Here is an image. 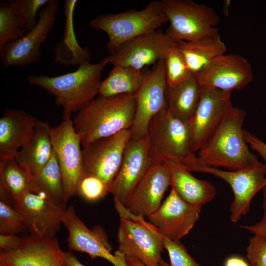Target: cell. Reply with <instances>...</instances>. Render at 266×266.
<instances>
[{"label": "cell", "mask_w": 266, "mask_h": 266, "mask_svg": "<svg viewBox=\"0 0 266 266\" xmlns=\"http://www.w3.org/2000/svg\"><path fill=\"white\" fill-rule=\"evenodd\" d=\"M245 110L233 107L209 140L195 154L181 163L195 164L228 170H236L254 166L260 161L251 152L242 129Z\"/></svg>", "instance_id": "obj_1"}, {"label": "cell", "mask_w": 266, "mask_h": 266, "mask_svg": "<svg viewBox=\"0 0 266 266\" xmlns=\"http://www.w3.org/2000/svg\"><path fill=\"white\" fill-rule=\"evenodd\" d=\"M136 109L135 95L99 96L79 110L72 120L84 148L94 141L130 129Z\"/></svg>", "instance_id": "obj_2"}, {"label": "cell", "mask_w": 266, "mask_h": 266, "mask_svg": "<svg viewBox=\"0 0 266 266\" xmlns=\"http://www.w3.org/2000/svg\"><path fill=\"white\" fill-rule=\"evenodd\" d=\"M108 63L103 58L96 64L81 63L74 71L57 76L30 75L28 82L53 95L57 105L63 109V120L71 119L99 94L102 72Z\"/></svg>", "instance_id": "obj_3"}, {"label": "cell", "mask_w": 266, "mask_h": 266, "mask_svg": "<svg viewBox=\"0 0 266 266\" xmlns=\"http://www.w3.org/2000/svg\"><path fill=\"white\" fill-rule=\"evenodd\" d=\"M167 22L160 1L154 0L140 10L129 9L119 13L99 15L90 20L89 27L107 34L108 40L106 47L111 53L125 42L159 30Z\"/></svg>", "instance_id": "obj_4"}, {"label": "cell", "mask_w": 266, "mask_h": 266, "mask_svg": "<svg viewBox=\"0 0 266 266\" xmlns=\"http://www.w3.org/2000/svg\"><path fill=\"white\" fill-rule=\"evenodd\" d=\"M147 137L152 164L168 160L182 162L194 154L188 122L172 115L167 107L150 121Z\"/></svg>", "instance_id": "obj_5"}, {"label": "cell", "mask_w": 266, "mask_h": 266, "mask_svg": "<svg viewBox=\"0 0 266 266\" xmlns=\"http://www.w3.org/2000/svg\"><path fill=\"white\" fill-rule=\"evenodd\" d=\"M119 214L118 250L126 258L136 259L145 266H164L161 253L164 247L162 235L156 228L125 207Z\"/></svg>", "instance_id": "obj_6"}, {"label": "cell", "mask_w": 266, "mask_h": 266, "mask_svg": "<svg viewBox=\"0 0 266 266\" xmlns=\"http://www.w3.org/2000/svg\"><path fill=\"white\" fill-rule=\"evenodd\" d=\"M162 10L169 23L166 33L175 43L197 40L219 32L220 22L211 7L191 0H162Z\"/></svg>", "instance_id": "obj_7"}, {"label": "cell", "mask_w": 266, "mask_h": 266, "mask_svg": "<svg viewBox=\"0 0 266 266\" xmlns=\"http://www.w3.org/2000/svg\"><path fill=\"white\" fill-rule=\"evenodd\" d=\"M184 165L191 172L212 174L231 186L234 198L230 205V219L233 223L238 222L249 212L253 197L266 187V165L261 162L236 170H225L195 164Z\"/></svg>", "instance_id": "obj_8"}, {"label": "cell", "mask_w": 266, "mask_h": 266, "mask_svg": "<svg viewBox=\"0 0 266 266\" xmlns=\"http://www.w3.org/2000/svg\"><path fill=\"white\" fill-rule=\"evenodd\" d=\"M50 135L62 172L66 204L77 194L79 184L85 176L81 140L71 119L63 120L57 126L50 127Z\"/></svg>", "instance_id": "obj_9"}, {"label": "cell", "mask_w": 266, "mask_h": 266, "mask_svg": "<svg viewBox=\"0 0 266 266\" xmlns=\"http://www.w3.org/2000/svg\"><path fill=\"white\" fill-rule=\"evenodd\" d=\"M58 0H50L39 11L36 25L23 36L7 43L0 50L3 66L23 67L37 62L40 48L53 27L59 11Z\"/></svg>", "instance_id": "obj_10"}, {"label": "cell", "mask_w": 266, "mask_h": 266, "mask_svg": "<svg viewBox=\"0 0 266 266\" xmlns=\"http://www.w3.org/2000/svg\"><path fill=\"white\" fill-rule=\"evenodd\" d=\"M175 44L166 33L157 30L125 42L104 58L113 66L143 70L148 66L164 60Z\"/></svg>", "instance_id": "obj_11"}, {"label": "cell", "mask_w": 266, "mask_h": 266, "mask_svg": "<svg viewBox=\"0 0 266 266\" xmlns=\"http://www.w3.org/2000/svg\"><path fill=\"white\" fill-rule=\"evenodd\" d=\"M131 138L130 129L125 130L82 148L85 176L100 178L109 189L119 170L125 148Z\"/></svg>", "instance_id": "obj_12"}, {"label": "cell", "mask_w": 266, "mask_h": 266, "mask_svg": "<svg viewBox=\"0 0 266 266\" xmlns=\"http://www.w3.org/2000/svg\"><path fill=\"white\" fill-rule=\"evenodd\" d=\"M167 85L164 60L155 64L152 69L145 70L143 82L135 94L136 109L130 128L131 138L147 135L152 118L167 107Z\"/></svg>", "instance_id": "obj_13"}, {"label": "cell", "mask_w": 266, "mask_h": 266, "mask_svg": "<svg viewBox=\"0 0 266 266\" xmlns=\"http://www.w3.org/2000/svg\"><path fill=\"white\" fill-rule=\"evenodd\" d=\"M231 93L201 86V95L197 109L188 121L195 154L202 147L233 107Z\"/></svg>", "instance_id": "obj_14"}, {"label": "cell", "mask_w": 266, "mask_h": 266, "mask_svg": "<svg viewBox=\"0 0 266 266\" xmlns=\"http://www.w3.org/2000/svg\"><path fill=\"white\" fill-rule=\"evenodd\" d=\"M62 224L68 232L69 250L87 253L92 259L103 258L114 266H129L120 251L111 254L112 247L104 231L99 226L92 230L88 229L75 213L73 205L66 208Z\"/></svg>", "instance_id": "obj_15"}, {"label": "cell", "mask_w": 266, "mask_h": 266, "mask_svg": "<svg viewBox=\"0 0 266 266\" xmlns=\"http://www.w3.org/2000/svg\"><path fill=\"white\" fill-rule=\"evenodd\" d=\"M11 204L24 217L31 233L44 237H55L66 208L41 191L27 192Z\"/></svg>", "instance_id": "obj_16"}, {"label": "cell", "mask_w": 266, "mask_h": 266, "mask_svg": "<svg viewBox=\"0 0 266 266\" xmlns=\"http://www.w3.org/2000/svg\"><path fill=\"white\" fill-rule=\"evenodd\" d=\"M56 237L31 233L12 248L0 250V266H65V254Z\"/></svg>", "instance_id": "obj_17"}, {"label": "cell", "mask_w": 266, "mask_h": 266, "mask_svg": "<svg viewBox=\"0 0 266 266\" xmlns=\"http://www.w3.org/2000/svg\"><path fill=\"white\" fill-rule=\"evenodd\" d=\"M152 164L147 135L131 138L125 148L119 170L109 189V193L114 197V203L124 206Z\"/></svg>", "instance_id": "obj_18"}, {"label": "cell", "mask_w": 266, "mask_h": 266, "mask_svg": "<svg viewBox=\"0 0 266 266\" xmlns=\"http://www.w3.org/2000/svg\"><path fill=\"white\" fill-rule=\"evenodd\" d=\"M194 74L200 86L230 92L244 89L254 79L251 64L238 54L221 55Z\"/></svg>", "instance_id": "obj_19"}, {"label": "cell", "mask_w": 266, "mask_h": 266, "mask_svg": "<svg viewBox=\"0 0 266 266\" xmlns=\"http://www.w3.org/2000/svg\"><path fill=\"white\" fill-rule=\"evenodd\" d=\"M201 209V206L183 200L171 188L165 201L148 218L162 235L179 240L193 229L199 219Z\"/></svg>", "instance_id": "obj_20"}, {"label": "cell", "mask_w": 266, "mask_h": 266, "mask_svg": "<svg viewBox=\"0 0 266 266\" xmlns=\"http://www.w3.org/2000/svg\"><path fill=\"white\" fill-rule=\"evenodd\" d=\"M170 186L166 163L153 164L124 205L131 214L148 218L161 205L163 196Z\"/></svg>", "instance_id": "obj_21"}, {"label": "cell", "mask_w": 266, "mask_h": 266, "mask_svg": "<svg viewBox=\"0 0 266 266\" xmlns=\"http://www.w3.org/2000/svg\"><path fill=\"white\" fill-rule=\"evenodd\" d=\"M37 119L22 110L6 108L0 118V160L15 158L31 137Z\"/></svg>", "instance_id": "obj_22"}, {"label": "cell", "mask_w": 266, "mask_h": 266, "mask_svg": "<svg viewBox=\"0 0 266 266\" xmlns=\"http://www.w3.org/2000/svg\"><path fill=\"white\" fill-rule=\"evenodd\" d=\"M165 162L169 170L170 186L183 200L202 206L214 198L216 189L209 181L194 177L180 162L168 160Z\"/></svg>", "instance_id": "obj_23"}, {"label": "cell", "mask_w": 266, "mask_h": 266, "mask_svg": "<svg viewBox=\"0 0 266 266\" xmlns=\"http://www.w3.org/2000/svg\"><path fill=\"white\" fill-rule=\"evenodd\" d=\"M50 127L47 122L37 119L31 137L15 158L34 176L41 171L52 154Z\"/></svg>", "instance_id": "obj_24"}, {"label": "cell", "mask_w": 266, "mask_h": 266, "mask_svg": "<svg viewBox=\"0 0 266 266\" xmlns=\"http://www.w3.org/2000/svg\"><path fill=\"white\" fill-rule=\"evenodd\" d=\"M176 46L193 74L203 70L216 58L225 54L227 50L219 32L193 41H178Z\"/></svg>", "instance_id": "obj_25"}, {"label": "cell", "mask_w": 266, "mask_h": 266, "mask_svg": "<svg viewBox=\"0 0 266 266\" xmlns=\"http://www.w3.org/2000/svg\"><path fill=\"white\" fill-rule=\"evenodd\" d=\"M200 95L201 86L192 73L181 83L167 85V109L172 115L188 122L197 109Z\"/></svg>", "instance_id": "obj_26"}, {"label": "cell", "mask_w": 266, "mask_h": 266, "mask_svg": "<svg viewBox=\"0 0 266 266\" xmlns=\"http://www.w3.org/2000/svg\"><path fill=\"white\" fill-rule=\"evenodd\" d=\"M78 0H67L65 1L66 16V27L62 41L56 46L54 52L55 62L60 64L79 66L85 61H90V53L87 47H81L75 36L73 15L74 7Z\"/></svg>", "instance_id": "obj_27"}, {"label": "cell", "mask_w": 266, "mask_h": 266, "mask_svg": "<svg viewBox=\"0 0 266 266\" xmlns=\"http://www.w3.org/2000/svg\"><path fill=\"white\" fill-rule=\"evenodd\" d=\"M0 188L8 194L11 201L29 192H38L34 176L15 158L0 160Z\"/></svg>", "instance_id": "obj_28"}, {"label": "cell", "mask_w": 266, "mask_h": 266, "mask_svg": "<svg viewBox=\"0 0 266 266\" xmlns=\"http://www.w3.org/2000/svg\"><path fill=\"white\" fill-rule=\"evenodd\" d=\"M145 70L115 66L107 77L101 81L99 96L111 97L121 95H135L140 88Z\"/></svg>", "instance_id": "obj_29"}, {"label": "cell", "mask_w": 266, "mask_h": 266, "mask_svg": "<svg viewBox=\"0 0 266 266\" xmlns=\"http://www.w3.org/2000/svg\"><path fill=\"white\" fill-rule=\"evenodd\" d=\"M34 176L39 191L44 192L56 203L66 206L64 201L62 172L53 149L48 163L41 171Z\"/></svg>", "instance_id": "obj_30"}, {"label": "cell", "mask_w": 266, "mask_h": 266, "mask_svg": "<svg viewBox=\"0 0 266 266\" xmlns=\"http://www.w3.org/2000/svg\"><path fill=\"white\" fill-rule=\"evenodd\" d=\"M28 32L22 26L8 2L0 6V50L7 43L18 39Z\"/></svg>", "instance_id": "obj_31"}, {"label": "cell", "mask_w": 266, "mask_h": 266, "mask_svg": "<svg viewBox=\"0 0 266 266\" xmlns=\"http://www.w3.org/2000/svg\"><path fill=\"white\" fill-rule=\"evenodd\" d=\"M49 0H10L8 3L23 28L30 31L36 25L37 15L41 7L45 6Z\"/></svg>", "instance_id": "obj_32"}, {"label": "cell", "mask_w": 266, "mask_h": 266, "mask_svg": "<svg viewBox=\"0 0 266 266\" xmlns=\"http://www.w3.org/2000/svg\"><path fill=\"white\" fill-rule=\"evenodd\" d=\"M167 84L173 85L183 82L192 73L186 61L175 45L171 48L164 60Z\"/></svg>", "instance_id": "obj_33"}, {"label": "cell", "mask_w": 266, "mask_h": 266, "mask_svg": "<svg viewBox=\"0 0 266 266\" xmlns=\"http://www.w3.org/2000/svg\"><path fill=\"white\" fill-rule=\"evenodd\" d=\"M28 229L22 215L9 202L0 200V233L17 235Z\"/></svg>", "instance_id": "obj_34"}, {"label": "cell", "mask_w": 266, "mask_h": 266, "mask_svg": "<svg viewBox=\"0 0 266 266\" xmlns=\"http://www.w3.org/2000/svg\"><path fill=\"white\" fill-rule=\"evenodd\" d=\"M162 238L164 247L168 253L170 266H201L179 240H171L162 235Z\"/></svg>", "instance_id": "obj_35"}, {"label": "cell", "mask_w": 266, "mask_h": 266, "mask_svg": "<svg viewBox=\"0 0 266 266\" xmlns=\"http://www.w3.org/2000/svg\"><path fill=\"white\" fill-rule=\"evenodd\" d=\"M109 193V187L100 178L87 175L80 181L77 194L88 201H96Z\"/></svg>", "instance_id": "obj_36"}, {"label": "cell", "mask_w": 266, "mask_h": 266, "mask_svg": "<svg viewBox=\"0 0 266 266\" xmlns=\"http://www.w3.org/2000/svg\"><path fill=\"white\" fill-rule=\"evenodd\" d=\"M246 256L251 266H266V239L257 234L251 237Z\"/></svg>", "instance_id": "obj_37"}, {"label": "cell", "mask_w": 266, "mask_h": 266, "mask_svg": "<svg viewBox=\"0 0 266 266\" xmlns=\"http://www.w3.org/2000/svg\"><path fill=\"white\" fill-rule=\"evenodd\" d=\"M263 216L261 221L254 225L241 226L240 228L245 229L254 234L260 235L266 239V188L263 189Z\"/></svg>", "instance_id": "obj_38"}, {"label": "cell", "mask_w": 266, "mask_h": 266, "mask_svg": "<svg viewBox=\"0 0 266 266\" xmlns=\"http://www.w3.org/2000/svg\"><path fill=\"white\" fill-rule=\"evenodd\" d=\"M244 135L250 147L259 154L266 165V143L245 130H244Z\"/></svg>", "instance_id": "obj_39"}, {"label": "cell", "mask_w": 266, "mask_h": 266, "mask_svg": "<svg viewBox=\"0 0 266 266\" xmlns=\"http://www.w3.org/2000/svg\"><path fill=\"white\" fill-rule=\"evenodd\" d=\"M21 236L14 234H0V250L10 249L19 242Z\"/></svg>", "instance_id": "obj_40"}, {"label": "cell", "mask_w": 266, "mask_h": 266, "mask_svg": "<svg viewBox=\"0 0 266 266\" xmlns=\"http://www.w3.org/2000/svg\"><path fill=\"white\" fill-rule=\"evenodd\" d=\"M224 266H251L244 259L240 256H232L225 261Z\"/></svg>", "instance_id": "obj_41"}, {"label": "cell", "mask_w": 266, "mask_h": 266, "mask_svg": "<svg viewBox=\"0 0 266 266\" xmlns=\"http://www.w3.org/2000/svg\"><path fill=\"white\" fill-rule=\"evenodd\" d=\"M65 266H86L78 260L76 257L69 252H65Z\"/></svg>", "instance_id": "obj_42"}, {"label": "cell", "mask_w": 266, "mask_h": 266, "mask_svg": "<svg viewBox=\"0 0 266 266\" xmlns=\"http://www.w3.org/2000/svg\"><path fill=\"white\" fill-rule=\"evenodd\" d=\"M126 261L129 266H145L133 258H126Z\"/></svg>", "instance_id": "obj_43"}, {"label": "cell", "mask_w": 266, "mask_h": 266, "mask_svg": "<svg viewBox=\"0 0 266 266\" xmlns=\"http://www.w3.org/2000/svg\"><path fill=\"white\" fill-rule=\"evenodd\" d=\"M231 1L229 0H226L224 1L223 5V13L226 15L227 16L229 15V9L230 6Z\"/></svg>", "instance_id": "obj_44"}]
</instances>
